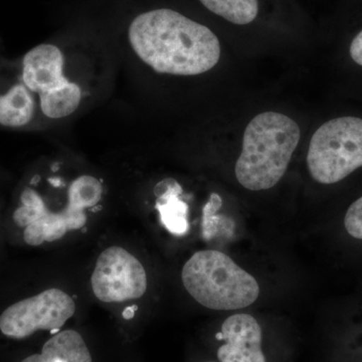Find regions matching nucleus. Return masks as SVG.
<instances>
[{"mask_svg": "<svg viewBox=\"0 0 362 362\" xmlns=\"http://www.w3.org/2000/svg\"><path fill=\"white\" fill-rule=\"evenodd\" d=\"M93 293L104 303H122L139 299L147 290L144 267L124 247L104 250L90 277Z\"/></svg>", "mask_w": 362, "mask_h": 362, "instance_id": "nucleus-6", "label": "nucleus"}, {"mask_svg": "<svg viewBox=\"0 0 362 362\" xmlns=\"http://www.w3.org/2000/svg\"><path fill=\"white\" fill-rule=\"evenodd\" d=\"M23 82L28 90L42 95L69 82L64 76V57L58 47L40 45L25 54Z\"/></svg>", "mask_w": 362, "mask_h": 362, "instance_id": "nucleus-9", "label": "nucleus"}, {"mask_svg": "<svg viewBox=\"0 0 362 362\" xmlns=\"http://www.w3.org/2000/svg\"><path fill=\"white\" fill-rule=\"evenodd\" d=\"M133 51L154 71L201 75L220 61L221 45L209 28L171 9L140 14L129 28Z\"/></svg>", "mask_w": 362, "mask_h": 362, "instance_id": "nucleus-1", "label": "nucleus"}, {"mask_svg": "<svg viewBox=\"0 0 362 362\" xmlns=\"http://www.w3.org/2000/svg\"><path fill=\"white\" fill-rule=\"evenodd\" d=\"M216 339L223 344L216 350L218 362H267L263 350V329L250 314H233L221 325Z\"/></svg>", "mask_w": 362, "mask_h": 362, "instance_id": "nucleus-8", "label": "nucleus"}, {"mask_svg": "<svg viewBox=\"0 0 362 362\" xmlns=\"http://www.w3.org/2000/svg\"><path fill=\"white\" fill-rule=\"evenodd\" d=\"M35 99L25 84L11 88L0 96V125L23 127L32 120Z\"/></svg>", "mask_w": 362, "mask_h": 362, "instance_id": "nucleus-11", "label": "nucleus"}, {"mask_svg": "<svg viewBox=\"0 0 362 362\" xmlns=\"http://www.w3.org/2000/svg\"><path fill=\"white\" fill-rule=\"evenodd\" d=\"M211 13L235 25H247L259 13L258 0H199Z\"/></svg>", "mask_w": 362, "mask_h": 362, "instance_id": "nucleus-14", "label": "nucleus"}, {"mask_svg": "<svg viewBox=\"0 0 362 362\" xmlns=\"http://www.w3.org/2000/svg\"><path fill=\"white\" fill-rule=\"evenodd\" d=\"M75 312L73 298L52 288L6 308L0 315V330L6 337L21 339L39 330L59 329Z\"/></svg>", "mask_w": 362, "mask_h": 362, "instance_id": "nucleus-5", "label": "nucleus"}, {"mask_svg": "<svg viewBox=\"0 0 362 362\" xmlns=\"http://www.w3.org/2000/svg\"><path fill=\"white\" fill-rule=\"evenodd\" d=\"M23 206L13 214V221L25 228L23 239L30 246L56 242L71 230H78L87 223L86 209L68 199L59 211H51L42 197L32 188L26 187L21 197Z\"/></svg>", "mask_w": 362, "mask_h": 362, "instance_id": "nucleus-7", "label": "nucleus"}, {"mask_svg": "<svg viewBox=\"0 0 362 362\" xmlns=\"http://www.w3.org/2000/svg\"><path fill=\"white\" fill-rule=\"evenodd\" d=\"M154 192L162 225L173 235H185L189 228L188 206L180 199L182 188L180 183L173 178H165L156 185Z\"/></svg>", "mask_w": 362, "mask_h": 362, "instance_id": "nucleus-10", "label": "nucleus"}, {"mask_svg": "<svg viewBox=\"0 0 362 362\" xmlns=\"http://www.w3.org/2000/svg\"><path fill=\"white\" fill-rule=\"evenodd\" d=\"M40 108L52 119L64 118L77 110L81 102V89L75 83L66 84L40 95Z\"/></svg>", "mask_w": 362, "mask_h": 362, "instance_id": "nucleus-13", "label": "nucleus"}, {"mask_svg": "<svg viewBox=\"0 0 362 362\" xmlns=\"http://www.w3.org/2000/svg\"><path fill=\"white\" fill-rule=\"evenodd\" d=\"M307 164L314 180L339 182L362 166V119L341 117L324 123L312 136Z\"/></svg>", "mask_w": 362, "mask_h": 362, "instance_id": "nucleus-4", "label": "nucleus"}, {"mask_svg": "<svg viewBox=\"0 0 362 362\" xmlns=\"http://www.w3.org/2000/svg\"><path fill=\"white\" fill-rule=\"evenodd\" d=\"M42 354L52 362H92L85 340L75 330L57 333L45 343Z\"/></svg>", "mask_w": 362, "mask_h": 362, "instance_id": "nucleus-12", "label": "nucleus"}, {"mask_svg": "<svg viewBox=\"0 0 362 362\" xmlns=\"http://www.w3.org/2000/svg\"><path fill=\"white\" fill-rule=\"evenodd\" d=\"M350 57L357 65L362 66V30L352 40L350 45Z\"/></svg>", "mask_w": 362, "mask_h": 362, "instance_id": "nucleus-18", "label": "nucleus"}, {"mask_svg": "<svg viewBox=\"0 0 362 362\" xmlns=\"http://www.w3.org/2000/svg\"><path fill=\"white\" fill-rule=\"evenodd\" d=\"M223 199L221 195L213 194L211 195L209 202L204 206L202 211V235L204 239L209 240L216 235L218 226L223 221V216H216V213L221 209Z\"/></svg>", "mask_w": 362, "mask_h": 362, "instance_id": "nucleus-16", "label": "nucleus"}, {"mask_svg": "<svg viewBox=\"0 0 362 362\" xmlns=\"http://www.w3.org/2000/svg\"><path fill=\"white\" fill-rule=\"evenodd\" d=\"M300 140L298 124L284 114L264 112L247 124L235 163L240 185L252 192L275 187L284 176Z\"/></svg>", "mask_w": 362, "mask_h": 362, "instance_id": "nucleus-2", "label": "nucleus"}, {"mask_svg": "<svg viewBox=\"0 0 362 362\" xmlns=\"http://www.w3.org/2000/svg\"><path fill=\"white\" fill-rule=\"evenodd\" d=\"M206 362H214V361H206Z\"/></svg>", "mask_w": 362, "mask_h": 362, "instance_id": "nucleus-20", "label": "nucleus"}, {"mask_svg": "<svg viewBox=\"0 0 362 362\" xmlns=\"http://www.w3.org/2000/svg\"><path fill=\"white\" fill-rule=\"evenodd\" d=\"M344 226L351 237L362 240V197L347 209Z\"/></svg>", "mask_w": 362, "mask_h": 362, "instance_id": "nucleus-17", "label": "nucleus"}, {"mask_svg": "<svg viewBox=\"0 0 362 362\" xmlns=\"http://www.w3.org/2000/svg\"><path fill=\"white\" fill-rule=\"evenodd\" d=\"M181 278L190 296L213 310L246 308L259 295L256 279L216 250L195 252L183 266Z\"/></svg>", "mask_w": 362, "mask_h": 362, "instance_id": "nucleus-3", "label": "nucleus"}, {"mask_svg": "<svg viewBox=\"0 0 362 362\" xmlns=\"http://www.w3.org/2000/svg\"><path fill=\"white\" fill-rule=\"evenodd\" d=\"M21 362H52L51 359L47 358V356H45L44 354H33V356L26 357L25 359H23Z\"/></svg>", "mask_w": 362, "mask_h": 362, "instance_id": "nucleus-19", "label": "nucleus"}, {"mask_svg": "<svg viewBox=\"0 0 362 362\" xmlns=\"http://www.w3.org/2000/svg\"><path fill=\"white\" fill-rule=\"evenodd\" d=\"M103 195V185L92 175H82L71 183L68 199L87 209L96 206Z\"/></svg>", "mask_w": 362, "mask_h": 362, "instance_id": "nucleus-15", "label": "nucleus"}]
</instances>
